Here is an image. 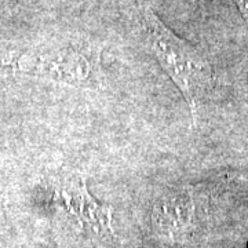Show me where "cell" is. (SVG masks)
I'll list each match as a JSON object with an SVG mask.
<instances>
[{"instance_id":"obj_1","label":"cell","mask_w":248,"mask_h":248,"mask_svg":"<svg viewBox=\"0 0 248 248\" xmlns=\"http://www.w3.org/2000/svg\"><path fill=\"white\" fill-rule=\"evenodd\" d=\"M141 27L146 48L181 91L196 122L199 107L214 86L208 58L196 46L175 35L151 7L142 11Z\"/></svg>"},{"instance_id":"obj_2","label":"cell","mask_w":248,"mask_h":248,"mask_svg":"<svg viewBox=\"0 0 248 248\" xmlns=\"http://www.w3.org/2000/svg\"><path fill=\"white\" fill-rule=\"evenodd\" d=\"M196 207V195L192 187L179 186L166 190L153 207L155 228L171 239L185 236L192 226Z\"/></svg>"},{"instance_id":"obj_5","label":"cell","mask_w":248,"mask_h":248,"mask_svg":"<svg viewBox=\"0 0 248 248\" xmlns=\"http://www.w3.org/2000/svg\"><path fill=\"white\" fill-rule=\"evenodd\" d=\"M233 1L236 3V6L240 10L241 16L248 22V0H233Z\"/></svg>"},{"instance_id":"obj_4","label":"cell","mask_w":248,"mask_h":248,"mask_svg":"<svg viewBox=\"0 0 248 248\" xmlns=\"http://www.w3.org/2000/svg\"><path fill=\"white\" fill-rule=\"evenodd\" d=\"M40 68L50 80L71 87H93L99 78L97 57L78 48H62L46 57Z\"/></svg>"},{"instance_id":"obj_3","label":"cell","mask_w":248,"mask_h":248,"mask_svg":"<svg viewBox=\"0 0 248 248\" xmlns=\"http://www.w3.org/2000/svg\"><path fill=\"white\" fill-rule=\"evenodd\" d=\"M55 199L69 215H73L80 223L93 226L95 232H107L109 229L110 217L109 210L99 205L90 195L84 179L78 177L60 178L54 185Z\"/></svg>"}]
</instances>
